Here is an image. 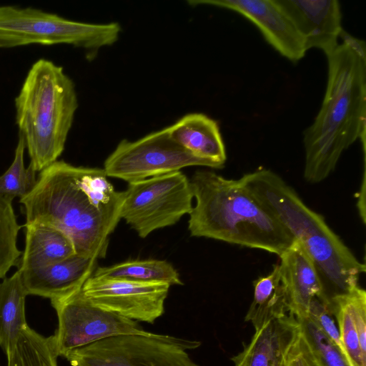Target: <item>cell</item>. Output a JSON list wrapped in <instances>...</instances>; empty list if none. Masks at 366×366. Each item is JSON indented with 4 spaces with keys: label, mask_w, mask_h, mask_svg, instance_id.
Returning a JSON list of instances; mask_svg holds the SVG:
<instances>
[{
    "label": "cell",
    "mask_w": 366,
    "mask_h": 366,
    "mask_svg": "<svg viewBox=\"0 0 366 366\" xmlns=\"http://www.w3.org/2000/svg\"><path fill=\"white\" fill-rule=\"evenodd\" d=\"M297 321L312 352L322 366H350L340 349L308 317Z\"/></svg>",
    "instance_id": "cell-26"
},
{
    "label": "cell",
    "mask_w": 366,
    "mask_h": 366,
    "mask_svg": "<svg viewBox=\"0 0 366 366\" xmlns=\"http://www.w3.org/2000/svg\"><path fill=\"white\" fill-rule=\"evenodd\" d=\"M170 285L91 276L81 290L94 305L128 319L153 323L164 312Z\"/></svg>",
    "instance_id": "cell-11"
},
{
    "label": "cell",
    "mask_w": 366,
    "mask_h": 366,
    "mask_svg": "<svg viewBox=\"0 0 366 366\" xmlns=\"http://www.w3.org/2000/svg\"><path fill=\"white\" fill-rule=\"evenodd\" d=\"M239 180L302 244L317 272L323 300L330 302L358 285L365 264L330 228L322 216L308 207L282 177L262 168L244 174Z\"/></svg>",
    "instance_id": "cell-3"
},
{
    "label": "cell",
    "mask_w": 366,
    "mask_h": 366,
    "mask_svg": "<svg viewBox=\"0 0 366 366\" xmlns=\"http://www.w3.org/2000/svg\"><path fill=\"white\" fill-rule=\"evenodd\" d=\"M197 340L155 334L110 337L71 352L72 366H199L187 350Z\"/></svg>",
    "instance_id": "cell-7"
},
{
    "label": "cell",
    "mask_w": 366,
    "mask_h": 366,
    "mask_svg": "<svg viewBox=\"0 0 366 366\" xmlns=\"http://www.w3.org/2000/svg\"><path fill=\"white\" fill-rule=\"evenodd\" d=\"M191 166L214 169L174 142L165 128L134 142L122 140L106 159L103 169L107 177L130 183Z\"/></svg>",
    "instance_id": "cell-9"
},
{
    "label": "cell",
    "mask_w": 366,
    "mask_h": 366,
    "mask_svg": "<svg viewBox=\"0 0 366 366\" xmlns=\"http://www.w3.org/2000/svg\"><path fill=\"white\" fill-rule=\"evenodd\" d=\"M120 31L117 22L84 23L33 7L0 5L1 49L69 44L85 49L89 59L101 48L114 44Z\"/></svg>",
    "instance_id": "cell-6"
},
{
    "label": "cell",
    "mask_w": 366,
    "mask_h": 366,
    "mask_svg": "<svg viewBox=\"0 0 366 366\" xmlns=\"http://www.w3.org/2000/svg\"><path fill=\"white\" fill-rule=\"evenodd\" d=\"M25 247L20 259L21 271L46 267L76 254L69 237L46 224H24Z\"/></svg>",
    "instance_id": "cell-18"
},
{
    "label": "cell",
    "mask_w": 366,
    "mask_h": 366,
    "mask_svg": "<svg viewBox=\"0 0 366 366\" xmlns=\"http://www.w3.org/2000/svg\"><path fill=\"white\" fill-rule=\"evenodd\" d=\"M92 275L140 282H164L170 286L183 284L179 273L171 263L166 260L153 259L127 260L109 267H99Z\"/></svg>",
    "instance_id": "cell-21"
},
{
    "label": "cell",
    "mask_w": 366,
    "mask_h": 366,
    "mask_svg": "<svg viewBox=\"0 0 366 366\" xmlns=\"http://www.w3.org/2000/svg\"><path fill=\"white\" fill-rule=\"evenodd\" d=\"M97 259L75 254L52 264L21 271L27 295L51 300L64 297L80 290L92 276Z\"/></svg>",
    "instance_id": "cell-14"
},
{
    "label": "cell",
    "mask_w": 366,
    "mask_h": 366,
    "mask_svg": "<svg viewBox=\"0 0 366 366\" xmlns=\"http://www.w3.org/2000/svg\"><path fill=\"white\" fill-rule=\"evenodd\" d=\"M191 6L209 5L234 11L252 22L282 56L296 62L307 49L295 27L274 0H189Z\"/></svg>",
    "instance_id": "cell-12"
},
{
    "label": "cell",
    "mask_w": 366,
    "mask_h": 366,
    "mask_svg": "<svg viewBox=\"0 0 366 366\" xmlns=\"http://www.w3.org/2000/svg\"><path fill=\"white\" fill-rule=\"evenodd\" d=\"M170 137L193 155L224 167L225 146L216 121L201 113L188 114L167 127Z\"/></svg>",
    "instance_id": "cell-17"
},
{
    "label": "cell",
    "mask_w": 366,
    "mask_h": 366,
    "mask_svg": "<svg viewBox=\"0 0 366 366\" xmlns=\"http://www.w3.org/2000/svg\"><path fill=\"white\" fill-rule=\"evenodd\" d=\"M284 366H322L312 352L300 326L287 352Z\"/></svg>",
    "instance_id": "cell-28"
},
{
    "label": "cell",
    "mask_w": 366,
    "mask_h": 366,
    "mask_svg": "<svg viewBox=\"0 0 366 366\" xmlns=\"http://www.w3.org/2000/svg\"><path fill=\"white\" fill-rule=\"evenodd\" d=\"M253 300L244 320L250 322L257 330L269 321L288 314L285 295L280 280L278 264L267 276L254 283Z\"/></svg>",
    "instance_id": "cell-20"
},
{
    "label": "cell",
    "mask_w": 366,
    "mask_h": 366,
    "mask_svg": "<svg viewBox=\"0 0 366 366\" xmlns=\"http://www.w3.org/2000/svg\"><path fill=\"white\" fill-rule=\"evenodd\" d=\"M189 181L195 199L188 222L191 236L265 250L278 256L295 241L239 179L199 170Z\"/></svg>",
    "instance_id": "cell-4"
},
{
    "label": "cell",
    "mask_w": 366,
    "mask_h": 366,
    "mask_svg": "<svg viewBox=\"0 0 366 366\" xmlns=\"http://www.w3.org/2000/svg\"><path fill=\"white\" fill-rule=\"evenodd\" d=\"M25 149L24 139L19 134L14 160L7 170L0 176V196L11 202L15 197L21 198L29 193L36 181V172L30 165L27 168L24 166Z\"/></svg>",
    "instance_id": "cell-25"
},
{
    "label": "cell",
    "mask_w": 366,
    "mask_h": 366,
    "mask_svg": "<svg viewBox=\"0 0 366 366\" xmlns=\"http://www.w3.org/2000/svg\"><path fill=\"white\" fill-rule=\"evenodd\" d=\"M330 305L336 318L342 350L350 366H366V354L360 345L349 292L333 297Z\"/></svg>",
    "instance_id": "cell-23"
},
{
    "label": "cell",
    "mask_w": 366,
    "mask_h": 366,
    "mask_svg": "<svg viewBox=\"0 0 366 366\" xmlns=\"http://www.w3.org/2000/svg\"><path fill=\"white\" fill-rule=\"evenodd\" d=\"M19 224L12 202L0 196V279L6 277L13 267L20 264L22 252L17 245Z\"/></svg>",
    "instance_id": "cell-24"
},
{
    "label": "cell",
    "mask_w": 366,
    "mask_h": 366,
    "mask_svg": "<svg viewBox=\"0 0 366 366\" xmlns=\"http://www.w3.org/2000/svg\"><path fill=\"white\" fill-rule=\"evenodd\" d=\"M304 40L307 50L321 49L325 55L339 44L343 31L337 0H274Z\"/></svg>",
    "instance_id": "cell-13"
},
{
    "label": "cell",
    "mask_w": 366,
    "mask_h": 366,
    "mask_svg": "<svg viewBox=\"0 0 366 366\" xmlns=\"http://www.w3.org/2000/svg\"><path fill=\"white\" fill-rule=\"evenodd\" d=\"M123 193L120 218L142 238L176 224L193 207L190 181L181 171L130 182Z\"/></svg>",
    "instance_id": "cell-8"
},
{
    "label": "cell",
    "mask_w": 366,
    "mask_h": 366,
    "mask_svg": "<svg viewBox=\"0 0 366 366\" xmlns=\"http://www.w3.org/2000/svg\"><path fill=\"white\" fill-rule=\"evenodd\" d=\"M81 288L64 297L51 300L58 317V328L53 335L58 356L66 358L75 350L110 337L149 332L137 321L94 305Z\"/></svg>",
    "instance_id": "cell-10"
},
{
    "label": "cell",
    "mask_w": 366,
    "mask_h": 366,
    "mask_svg": "<svg viewBox=\"0 0 366 366\" xmlns=\"http://www.w3.org/2000/svg\"><path fill=\"white\" fill-rule=\"evenodd\" d=\"M300 324L290 314L273 319L255 330L242 351L232 357L234 366H284Z\"/></svg>",
    "instance_id": "cell-16"
},
{
    "label": "cell",
    "mask_w": 366,
    "mask_h": 366,
    "mask_svg": "<svg viewBox=\"0 0 366 366\" xmlns=\"http://www.w3.org/2000/svg\"><path fill=\"white\" fill-rule=\"evenodd\" d=\"M307 317L343 352L336 318L329 302L314 297L309 306Z\"/></svg>",
    "instance_id": "cell-27"
},
{
    "label": "cell",
    "mask_w": 366,
    "mask_h": 366,
    "mask_svg": "<svg viewBox=\"0 0 366 366\" xmlns=\"http://www.w3.org/2000/svg\"><path fill=\"white\" fill-rule=\"evenodd\" d=\"M123 194L103 169L57 160L40 172L19 202L25 224L54 226L69 237L76 254L97 259L105 257L109 237L121 219Z\"/></svg>",
    "instance_id": "cell-1"
},
{
    "label": "cell",
    "mask_w": 366,
    "mask_h": 366,
    "mask_svg": "<svg viewBox=\"0 0 366 366\" xmlns=\"http://www.w3.org/2000/svg\"><path fill=\"white\" fill-rule=\"evenodd\" d=\"M26 296L19 269L0 283V346L6 356L28 327L25 317Z\"/></svg>",
    "instance_id": "cell-19"
},
{
    "label": "cell",
    "mask_w": 366,
    "mask_h": 366,
    "mask_svg": "<svg viewBox=\"0 0 366 366\" xmlns=\"http://www.w3.org/2000/svg\"><path fill=\"white\" fill-rule=\"evenodd\" d=\"M14 105L29 165L40 172L56 162L64 149L78 108L74 83L61 66L40 59L29 69Z\"/></svg>",
    "instance_id": "cell-5"
},
{
    "label": "cell",
    "mask_w": 366,
    "mask_h": 366,
    "mask_svg": "<svg viewBox=\"0 0 366 366\" xmlns=\"http://www.w3.org/2000/svg\"><path fill=\"white\" fill-rule=\"evenodd\" d=\"M279 257L288 312L297 320L307 317L312 300L315 297L322 299V287L314 263L296 239Z\"/></svg>",
    "instance_id": "cell-15"
},
{
    "label": "cell",
    "mask_w": 366,
    "mask_h": 366,
    "mask_svg": "<svg viewBox=\"0 0 366 366\" xmlns=\"http://www.w3.org/2000/svg\"><path fill=\"white\" fill-rule=\"evenodd\" d=\"M54 337H45L29 326L7 355L8 366H57Z\"/></svg>",
    "instance_id": "cell-22"
},
{
    "label": "cell",
    "mask_w": 366,
    "mask_h": 366,
    "mask_svg": "<svg viewBox=\"0 0 366 366\" xmlns=\"http://www.w3.org/2000/svg\"><path fill=\"white\" fill-rule=\"evenodd\" d=\"M341 43L326 55L327 83L322 106L303 133L304 177L326 179L345 150L358 139L365 143L366 45L345 31Z\"/></svg>",
    "instance_id": "cell-2"
}]
</instances>
